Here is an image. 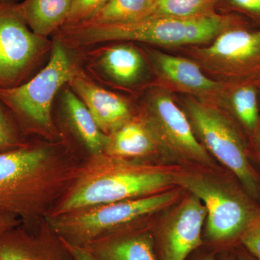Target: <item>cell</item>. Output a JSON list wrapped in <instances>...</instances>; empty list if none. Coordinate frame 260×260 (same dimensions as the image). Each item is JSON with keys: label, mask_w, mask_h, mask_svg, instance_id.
I'll list each match as a JSON object with an SVG mask.
<instances>
[{"label": "cell", "mask_w": 260, "mask_h": 260, "mask_svg": "<svg viewBox=\"0 0 260 260\" xmlns=\"http://www.w3.org/2000/svg\"><path fill=\"white\" fill-rule=\"evenodd\" d=\"M100 62L103 70L112 79L124 85L138 82L146 66L141 52L129 44L108 48L103 53Z\"/></svg>", "instance_id": "ffe728a7"}, {"label": "cell", "mask_w": 260, "mask_h": 260, "mask_svg": "<svg viewBox=\"0 0 260 260\" xmlns=\"http://www.w3.org/2000/svg\"><path fill=\"white\" fill-rule=\"evenodd\" d=\"M153 2V0H108L93 18L83 24L126 23L143 20Z\"/></svg>", "instance_id": "7402d4cb"}, {"label": "cell", "mask_w": 260, "mask_h": 260, "mask_svg": "<svg viewBox=\"0 0 260 260\" xmlns=\"http://www.w3.org/2000/svg\"><path fill=\"white\" fill-rule=\"evenodd\" d=\"M20 0H0V88L19 85L47 47L19 13Z\"/></svg>", "instance_id": "8fae6325"}, {"label": "cell", "mask_w": 260, "mask_h": 260, "mask_svg": "<svg viewBox=\"0 0 260 260\" xmlns=\"http://www.w3.org/2000/svg\"><path fill=\"white\" fill-rule=\"evenodd\" d=\"M153 217L119 228L82 247L96 260H159L152 230Z\"/></svg>", "instance_id": "5bb4252c"}, {"label": "cell", "mask_w": 260, "mask_h": 260, "mask_svg": "<svg viewBox=\"0 0 260 260\" xmlns=\"http://www.w3.org/2000/svg\"><path fill=\"white\" fill-rule=\"evenodd\" d=\"M104 153L130 160L167 164L153 131L140 113L109 135Z\"/></svg>", "instance_id": "2e32d148"}, {"label": "cell", "mask_w": 260, "mask_h": 260, "mask_svg": "<svg viewBox=\"0 0 260 260\" xmlns=\"http://www.w3.org/2000/svg\"><path fill=\"white\" fill-rule=\"evenodd\" d=\"M21 129L8 109L0 102V152L20 148L27 144Z\"/></svg>", "instance_id": "603a6c76"}, {"label": "cell", "mask_w": 260, "mask_h": 260, "mask_svg": "<svg viewBox=\"0 0 260 260\" xmlns=\"http://www.w3.org/2000/svg\"><path fill=\"white\" fill-rule=\"evenodd\" d=\"M140 113L153 131L167 164L220 166L197 139L187 116L170 92L153 89Z\"/></svg>", "instance_id": "9c48e42d"}, {"label": "cell", "mask_w": 260, "mask_h": 260, "mask_svg": "<svg viewBox=\"0 0 260 260\" xmlns=\"http://www.w3.org/2000/svg\"><path fill=\"white\" fill-rule=\"evenodd\" d=\"M62 99L70 124L90 155L104 153L109 135L99 129L83 101L68 89L64 90Z\"/></svg>", "instance_id": "d6986e66"}, {"label": "cell", "mask_w": 260, "mask_h": 260, "mask_svg": "<svg viewBox=\"0 0 260 260\" xmlns=\"http://www.w3.org/2000/svg\"><path fill=\"white\" fill-rule=\"evenodd\" d=\"M0 260H74L45 218L0 235Z\"/></svg>", "instance_id": "4fadbf2b"}, {"label": "cell", "mask_w": 260, "mask_h": 260, "mask_svg": "<svg viewBox=\"0 0 260 260\" xmlns=\"http://www.w3.org/2000/svg\"><path fill=\"white\" fill-rule=\"evenodd\" d=\"M239 244L256 259L260 260V209L244 229Z\"/></svg>", "instance_id": "484cf974"}, {"label": "cell", "mask_w": 260, "mask_h": 260, "mask_svg": "<svg viewBox=\"0 0 260 260\" xmlns=\"http://www.w3.org/2000/svg\"><path fill=\"white\" fill-rule=\"evenodd\" d=\"M74 66L62 44H53L45 68L27 83L0 88V102L11 113L21 130L40 131L50 139L59 137L51 115L56 93L76 76Z\"/></svg>", "instance_id": "8992f818"}, {"label": "cell", "mask_w": 260, "mask_h": 260, "mask_svg": "<svg viewBox=\"0 0 260 260\" xmlns=\"http://www.w3.org/2000/svg\"><path fill=\"white\" fill-rule=\"evenodd\" d=\"M215 260H237V259L234 249L232 248V249L218 251Z\"/></svg>", "instance_id": "1f68e13d"}, {"label": "cell", "mask_w": 260, "mask_h": 260, "mask_svg": "<svg viewBox=\"0 0 260 260\" xmlns=\"http://www.w3.org/2000/svg\"><path fill=\"white\" fill-rule=\"evenodd\" d=\"M244 17L215 13L194 18H154L118 24H82L63 26L61 37L73 46L113 41H132L166 48L209 44Z\"/></svg>", "instance_id": "277c9868"}, {"label": "cell", "mask_w": 260, "mask_h": 260, "mask_svg": "<svg viewBox=\"0 0 260 260\" xmlns=\"http://www.w3.org/2000/svg\"><path fill=\"white\" fill-rule=\"evenodd\" d=\"M228 13H235L260 26V0H220L219 7Z\"/></svg>", "instance_id": "d4e9b609"}, {"label": "cell", "mask_w": 260, "mask_h": 260, "mask_svg": "<svg viewBox=\"0 0 260 260\" xmlns=\"http://www.w3.org/2000/svg\"><path fill=\"white\" fill-rule=\"evenodd\" d=\"M22 224L21 220L10 215H0V235L3 233Z\"/></svg>", "instance_id": "f546056e"}, {"label": "cell", "mask_w": 260, "mask_h": 260, "mask_svg": "<svg viewBox=\"0 0 260 260\" xmlns=\"http://www.w3.org/2000/svg\"><path fill=\"white\" fill-rule=\"evenodd\" d=\"M249 140L253 160L260 174V124Z\"/></svg>", "instance_id": "83f0119b"}, {"label": "cell", "mask_w": 260, "mask_h": 260, "mask_svg": "<svg viewBox=\"0 0 260 260\" xmlns=\"http://www.w3.org/2000/svg\"><path fill=\"white\" fill-rule=\"evenodd\" d=\"M108 0H73L69 15L63 26L87 23L102 10Z\"/></svg>", "instance_id": "cb8c5ba5"}, {"label": "cell", "mask_w": 260, "mask_h": 260, "mask_svg": "<svg viewBox=\"0 0 260 260\" xmlns=\"http://www.w3.org/2000/svg\"><path fill=\"white\" fill-rule=\"evenodd\" d=\"M80 162L56 145H31L0 152V215L24 225L50 214L72 184Z\"/></svg>", "instance_id": "6da1fadb"}, {"label": "cell", "mask_w": 260, "mask_h": 260, "mask_svg": "<svg viewBox=\"0 0 260 260\" xmlns=\"http://www.w3.org/2000/svg\"><path fill=\"white\" fill-rule=\"evenodd\" d=\"M237 260H257L250 253L244 249L241 244H238L237 245L233 247Z\"/></svg>", "instance_id": "4dcf8cb0"}, {"label": "cell", "mask_w": 260, "mask_h": 260, "mask_svg": "<svg viewBox=\"0 0 260 260\" xmlns=\"http://www.w3.org/2000/svg\"><path fill=\"white\" fill-rule=\"evenodd\" d=\"M259 88L260 76L228 82L220 105L249 138L260 124Z\"/></svg>", "instance_id": "e0dca14e"}, {"label": "cell", "mask_w": 260, "mask_h": 260, "mask_svg": "<svg viewBox=\"0 0 260 260\" xmlns=\"http://www.w3.org/2000/svg\"><path fill=\"white\" fill-rule=\"evenodd\" d=\"M156 76V88L186 94L200 102L220 107L228 82L214 79L190 58L148 49Z\"/></svg>", "instance_id": "7c38bea8"}, {"label": "cell", "mask_w": 260, "mask_h": 260, "mask_svg": "<svg viewBox=\"0 0 260 260\" xmlns=\"http://www.w3.org/2000/svg\"><path fill=\"white\" fill-rule=\"evenodd\" d=\"M73 0H23L18 5L19 13L29 28L47 37L64 25Z\"/></svg>", "instance_id": "ac0fdd59"}, {"label": "cell", "mask_w": 260, "mask_h": 260, "mask_svg": "<svg viewBox=\"0 0 260 260\" xmlns=\"http://www.w3.org/2000/svg\"><path fill=\"white\" fill-rule=\"evenodd\" d=\"M259 109H260V88L259 90Z\"/></svg>", "instance_id": "d6a6232c"}, {"label": "cell", "mask_w": 260, "mask_h": 260, "mask_svg": "<svg viewBox=\"0 0 260 260\" xmlns=\"http://www.w3.org/2000/svg\"><path fill=\"white\" fill-rule=\"evenodd\" d=\"M60 239L74 260H96L85 248L82 247V246L73 245V244H70V243L67 242L66 241L63 240L61 238Z\"/></svg>", "instance_id": "4316f807"}, {"label": "cell", "mask_w": 260, "mask_h": 260, "mask_svg": "<svg viewBox=\"0 0 260 260\" xmlns=\"http://www.w3.org/2000/svg\"><path fill=\"white\" fill-rule=\"evenodd\" d=\"M207 210L186 191L180 199L153 215L152 230L159 260H186L203 246Z\"/></svg>", "instance_id": "30bf717a"}, {"label": "cell", "mask_w": 260, "mask_h": 260, "mask_svg": "<svg viewBox=\"0 0 260 260\" xmlns=\"http://www.w3.org/2000/svg\"><path fill=\"white\" fill-rule=\"evenodd\" d=\"M184 192V189L174 186L151 196L98 205L45 219L63 240L84 246L119 228L153 216L176 203Z\"/></svg>", "instance_id": "52a82bcc"}, {"label": "cell", "mask_w": 260, "mask_h": 260, "mask_svg": "<svg viewBox=\"0 0 260 260\" xmlns=\"http://www.w3.org/2000/svg\"><path fill=\"white\" fill-rule=\"evenodd\" d=\"M183 110L197 139L220 167L232 172L260 204V174L253 160L249 138L222 108L191 96L183 99Z\"/></svg>", "instance_id": "5b68a950"}, {"label": "cell", "mask_w": 260, "mask_h": 260, "mask_svg": "<svg viewBox=\"0 0 260 260\" xmlns=\"http://www.w3.org/2000/svg\"><path fill=\"white\" fill-rule=\"evenodd\" d=\"M75 93L83 101L99 129L109 135L135 115L127 101L76 76L70 80Z\"/></svg>", "instance_id": "9a60e30c"}, {"label": "cell", "mask_w": 260, "mask_h": 260, "mask_svg": "<svg viewBox=\"0 0 260 260\" xmlns=\"http://www.w3.org/2000/svg\"><path fill=\"white\" fill-rule=\"evenodd\" d=\"M174 186L198 197L207 210L203 246L221 251L239 244V238L260 209L232 172L220 167L177 168Z\"/></svg>", "instance_id": "3957f363"}, {"label": "cell", "mask_w": 260, "mask_h": 260, "mask_svg": "<svg viewBox=\"0 0 260 260\" xmlns=\"http://www.w3.org/2000/svg\"><path fill=\"white\" fill-rule=\"evenodd\" d=\"M218 251L203 246L191 253L186 260H215Z\"/></svg>", "instance_id": "f1b7e54d"}, {"label": "cell", "mask_w": 260, "mask_h": 260, "mask_svg": "<svg viewBox=\"0 0 260 260\" xmlns=\"http://www.w3.org/2000/svg\"><path fill=\"white\" fill-rule=\"evenodd\" d=\"M219 3L220 0H153L143 19L198 18L216 13Z\"/></svg>", "instance_id": "44dd1931"}, {"label": "cell", "mask_w": 260, "mask_h": 260, "mask_svg": "<svg viewBox=\"0 0 260 260\" xmlns=\"http://www.w3.org/2000/svg\"><path fill=\"white\" fill-rule=\"evenodd\" d=\"M184 50L214 79L232 82L260 76V26L244 17L209 44Z\"/></svg>", "instance_id": "ba28073f"}, {"label": "cell", "mask_w": 260, "mask_h": 260, "mask_svg": "<svg viewBox=\"0 0 260 260\" xmlns=\"http://www.w3.org/2000/svg\"><path fill=\"white\" fill-rule=\"evenodd\" d=\"M179 166L130 160L105 153L81 162L76 177L48 216L145 198L174 187Z\"/></svg>", "instance_id": "7a4b0ae2"}]
</instances>
